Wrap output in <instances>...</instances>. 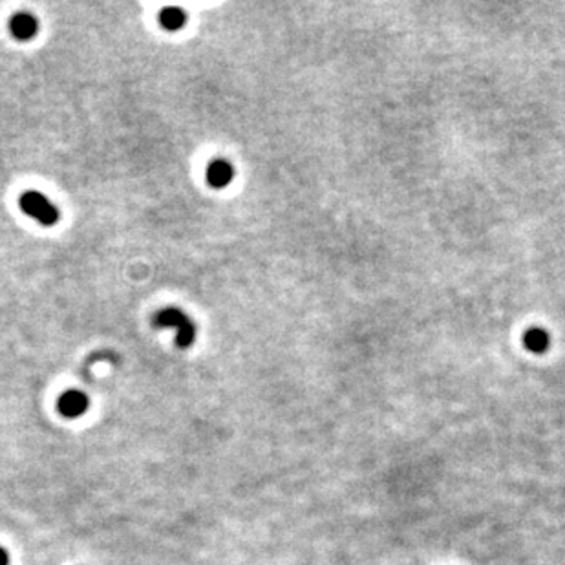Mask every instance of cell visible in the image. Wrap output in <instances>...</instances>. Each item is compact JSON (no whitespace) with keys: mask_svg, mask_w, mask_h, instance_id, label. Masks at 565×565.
<instances>
[{"mask_svg":"<svg viewBox=\"0 0 565 565\" xmlns=\"http://www.w3.org/2000/svg\"><path fill=\"white\" fill-rule=\"evenodd\" d=\"M154 326L159 330L170 327L176 332V344L180 348H190L196 340V326L192 318L187 317L181 309L165 308L154 315Z\"/></svg>","mask_w":565,"mask_h":565,"instance_id":"cell-1","label":"cell"},{"mask_svg":"<svg viewBox=\"0 0 565 565\" xmlns=\"http://www.w3.org/2000/svg\"><path fill=\"white\" fill-rule=\"evenodd\" d=\"M18 205H21L24 214L35 218L40 226L45 227L55 226L59 221V218H61L59 209L55 207L45 194H40L37 190H28V192H24V194L21 196Z\"/></svg>","mask_w":565,"mask_h":565,"instance_id":"cell-2","label":"cell"},{"mask_svg":"<svg viewBox=\"0 0 565 565\" xmlns=\"http://www.w3.org/2000/svg\"><path fill=\"white\" fill-rule=\"evenodd\" d=\"M90 399L88 395L81 390H68L59 397L57 401V410L62 417L68 419H77L81 415H84L88 412Z\"/></svg>","mask_w":565,"mask_h":565,"instance_id":"cell-3","label":"cell"},{"mask_svg":"<svg viewBox=\"0 0 565 565\" xmlns=\"http://www.w3.org/2000/svg\"><path fill=\"white\" fill-rule=\"evenodd\" d=\"M9 31L17 40H31L39 33V21L31 13L18 11L9 18Z\"/></svg>","mask_w":565,"mask_h":565,"instance_id":"cell-4","label":"cell"},{"mask_svg":"<svg viewBox=\"0 0 565 565\" xmlns=\"http://www.w3.org/2000/svg\"><path fill=\"white\" fill-rule=\"evenodd\" d=\"M234 180V167L227 159H214L207 167V181L214 189H223Z\"/></svg>","mask_w":565,"mask_h":565,"instance_id":"cell-5","label":"cell"},{"mask_svg":"<svg viewBox=\"0 0 565 565\" xmlns=\"http://www.w3.org/2000/svg\"><path fill=\"white\" fill-rule=\"evenodd\" d=\"M187 13L181 8H165L159 11V24L167 31H177L185 26Z\"/></svg>","mask_w":565,"mask_h":565,"instance_id":"cell-6","label":"cell"},{"mask_svg":"<svg viewBox=\"0 0 565 565\" xmlns=\"http://www.w3.org/2000/svg\"><path fill=\"white\" fill-rule=\"evenodd\" d=\"M523 342H525V346L530 349V351H535V354H543L549 346V335L543 332V330H538V327H536V330H530V332L525 333Z\"/></svg>","mask_w":565,"mask_h":565,"instance_id":"cell-7","label":"cell"},{"mask_svg":"<svg viewBox=\"0 0 565 565\" xmlns=\"http://www.w3.org/2000/svg\"><path fill=\"white\" fill-rule=\"evenodd\" d=\"M0 565H9V554L2 547H0Z\"/></svg>","mask_w":565,"mask_h":565,"instance_id":"cell-8","label":"cell"}]
</instances>
